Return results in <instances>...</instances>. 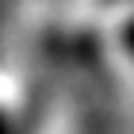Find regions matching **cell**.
I'll return each mask as SVG.
<instances>
[{
    "label": "cell",
    "mask_w": 134,
    "mask_h": 134,
    "mask_svg": "<svg viewBox=\"0 0 134 134\" xmlns=\"http://www.w3.org/2000/svg\"><path fill=\"white\" fill-rule=\"evenodd\" d=\"M126 42H130V50H134V23H130V31H126Z\"/></svg>",
    "instance_id": "1"
}]
</instances>
